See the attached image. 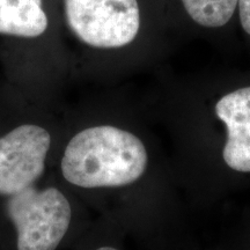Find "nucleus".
<instances>
[{
    "mask_svg": "<svg viewBox=\"0 0 250 250\" xmlns=\"http://www.w3.org/2000/svg\"><path fill=\"white\" fill-rule=\"evenodd\" d=\"M147 164V151L138 137L112 125H98L70 140L62 173L68 183L86 189L124 187L137 182Z\"/></svg>",
    "mask_w": 250,
    "mask_h": 250,
    "instance_id": "1",
    "label": "nucleus"
},
{
    "mask_svg": "<svg viewBox=\"0 0 250 250\" xmlns=\"http://www.w3.org/2000/svg\"><path fill=\"white\" fill-rule=\"evenodd\" d=\"M7 214L18 235V250H56L70 227V202L56 188L30 187L9 196Z\"/></svg>",
    "mask_w": 250,
    "mask_h": 250,
    "instance_id": "2",
    "label": "nucleus"
},
{
    "mask_svg": "<svg viewBox=\"0 0 250 250\" xmlns=\"http://www.w3.org/2000/svg\"><path fill=\"white\" fill-rule=\"evenodd\" d=\"M65 13L74 35L93 48H122L139 33L137 0H65Z\"/></svg>",
    "mask_w": 250,
    "mask_h": 250,
    "instance_id": "3",
    "label": "nucleus"
},
{
    "mask_svg": "<svg viewBox=\"0 0 250 250\" xmlns=\"http://www.w3.org/2000/svg\"><path fill=\"white\" fill-rule=\"evenodd\" d=\"M51 136L43 127L23 124L0 137V195L13 196L40 179Z\"/></svg>",
    "mask_w": 250,
    "mask_h": 250,
    "instance_id": "4",
    "label": "nucleus"
},
{
    "mask_svg": "<svg viewBox=\"0 0 250 250\" xmlns=\"http://www.w3.org/2000/svg\"><path fill=\"white\" fill-rule=\"evenodd\" d=\"M214 112L226 126L224 162L237 173H250V86L219 99Z\"/></svg>",
    "mask_w": 250,
    "mask_h": 250,
    "instance_id": "5",
    "label": "nucleus"
},
{
    "mask_svg": "<svg viewBox=\"0 0 250 250\" xmlns=\"http://www.w3.org/2000/svg\"><path fill=\"white\" fill-rule=\"evenodd\" d=\"M46 28L43 0H0V34L33 39Z\"/></svg>",
    "mask_w": 250,
    "mask_h": 250,
    "instance_id": "6",
    "label": "nucleus"
},
{
    "mask_svg": "<svg viewBox=\"0 0 250 250\" xmlns=\"http://www.w3.org/2000/svg\"><path fill=\"white\" fill-rule=\"evenodd\" d=\"M186 12L199 26L219 28L226 24L237 7V0H181Z\"/></svg>",
    "mask_w": 250,
    "mask_h": 250,
    "instance_id": "7",
    "label": "nucleus"
},
{
    "mask_svg": "<svg viewBox=\"0 0 250 250\" xmlns=\"http://www.w3.org/2000/svg\"><path fill=\"white\" fill-rule=\"evenodd\" d=\"M240 22L243 30L250 36V0H237Z\"/></svg>",
    "mask_w": 250,
    "mask_h": 250,
    "instance_id": "8",
    "label": "nucleus"
},
{
    "mask_svg": "<svg viewBox=\"0 0 250 250\" xmlns=\"http://www.w3.org/2000/svg\"><path fill=\"white\" fill-rule=\"evenodd\" d=\"M95 250H120V249L115 248V247H111V246H103V247H100V248L95 249Z\"/></svg>",
    "mask_w": 250,
    "mask_h": 250,
    "instance_id": "9",
    "label": "nucleus"
}]
</instances>
